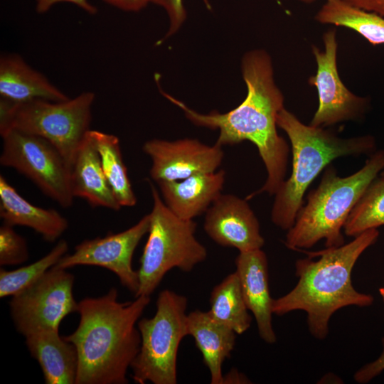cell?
I'll return each mask as SVG.
<instances>
[{"label": "cell", "mask_w": 384, "mask_h": 384, "mask_svg": "<svg viewBox=\"0 0 384 384\" xmlns=\"http://www.w3.org/2000/svg\"><path fill=\"white\" fill-rule=\"evenodd\" d=\"M242 73L247 86L245 99L235 109L221 114L197 112L181 101L161 92L169 101L180 107L193 124L218 129L216 144L234 145L250 141L257 148L267 173L261 188L246 200L267 193L274 195L284 181L289 147L277 131V116L284 108V98L277 86L270 56L264 50H253L243 56Z\"/></svg>", "instance_id": "1"}, {"label": "cell", "mask_w": 384, "mask_h": 384, "mask_svg": "<svg viewBox=\"0 0 384 384\" xmlns=\"http://www.w3.org/2000/svg\"><path fill=\"white\" fill-rule=\"evenodd\" d=\"M118 296L112 287L101 297L78 302L79 324L73 333L63 336L78 352L75 384L128 383L127 370L141 344L137 322L150 297L120 302Z\"/></svg>", "instance_id": "2"}, {"label": "cell", "mask_w": 384, "mask_h": 384, "mask_svg": "<svg viewBox=\"0 0 384 384\" xmlns=\"http://www.w3.org/2000/svg\"><path fill=\"white\" fill-rule=\"evenodd\" d=\"M378 236V229L371 228L341 246L305 252L309 258L295 263L299 278L297 285L288 294L273 299V314L306 311L310 332L323 339L329 331V321L337 310L351 305H371L373 297L358 292L353 287L351 272L358 257L375 243Z\"/></svg>", "instance_id": "3"}, {"label": "cell", "mask_w": 384, "mask_h": 384, "mask_svg": "<svg viewBox=\"0 0 384 384\" xmlns=\"http://www.w3.org/2000/svg\"><path fill=\"white\" fill-rule=\"evenodd\" d=\"M277 125L289 139L292 167L290 177L274 194L271 220L288 230L303 205L304 193L321 171L338 157L370 155L375 151L376 141L369 134L341 138L323 127L304 124L284 107L277 114Z\"/></svg>", "instance_id": "4"}, {"label": "cell", "mask_w": 384, "mask_h": 384, "mask_svg": "<svg viewBox=\"0 0 384 384\" xmlns=\"http://www.w3.org/2000/svg\"><path fill=\"white\" fill-rule=\"evenodd\" d=\"M384 169V150L375 151L364 166L346 176H338L328 165L318 187L307 196L293 226L287 231L285 245L294 250L309 248L324 239L326 247L344 244L341 229L361 196Z\"/></svg>", "instance_id": "5"}, {"label": "cell", "mask_w": 384, "mask_h": 384, "mask_svg": "<svg viewBox=\"0 0 384 384\" xmlns=\"http://www.w3.org/2000/svg\"><path fill=\"white\" fill-rule=\"evenodd\" d=\"M153 207L148 239L137 270L139 288L134 295L150 297L166 274L174 268L191 272L207 257V250L196 238V223L176 216L149 182Z\"/></svg>", "instance_id": "6"}, {"label": "cell", "mask_w": 384, "mask_h": 384, "mask_svg": "<svg viewBox=\"0 0 384 384\" xmlns=\"http://www.w3.org/2000/svg\"><path fill=\"white\" fill-rule=\"evenodd\" d=\"M95 99L92 92L54 102L36 100L15 103L0 100V133L15 129L41 137L55 146L69 165L87 137Z\"/></svg>", "instance_id": "7"}, {"label": "cell", "mask_w": 384, "mask_h": 384, "mask_svg": "<svg viewBox=\"0 0 384 384\" xmlns=\"http://www.w3.org/2000/svg\"><path fill=\"white\" fill-rule=\"evenodd\" d=\"M187 298L169 289L159 292L156 312L137 322L139 351L132 365V378L139 384L177 383V354L187 333Z\"/></svg>", "instance_id": "8"}, {"label": "cell", "mask_w": 384, "mask_h": 384, "mask_svg": "<svg viewBox=\"0 0 384 384\" xmlns=\"http://www.w3.org/2000/svg\"><path fill=\"white\" fill-rule=\"evenodd\" d=\"M0 164L11 167L33 181L60 206H72L70 165L58 149L46 139L18 129L0 133Z\"/></svg>", "instance_id": "9"}, {"label": "cell", "mask_w": 384, "mask_h": 384, "mask_svg": "<svg viewBox=\"0 0 384 384\" xmlns=\"http://www.w3.org/2000/svg\"><path fill=\"white\" fill-rule=\"evenodd\" d=\"M74 276L54 267L33 284L12 296L11 316L24 337L42 331H59L63 319L77 312L73 295Z\"/></svg>", "instance_id": "10"}, {"label": "cell", "mask_w": 384, "mask_h": 384, "mask_svg": "<svg viewBox=\"0 0 384 384\" xmlns=\"http://www.w3.org/2000/svg\"><path fill=\"white\" fill-rule=\"evenodd\" d=\"M323 41V51L312 47L316 73L309 78V83L317 90L319 106L309 124L325 127L344 121L358 120L367 112L369 101L351 92L339 77L336 30L325 32Z\"/></svg>", "instance_id": "11"}, {"label": "cell", "mask_w": 384, "mask_h": 384, "mask_svg": "<svg viewBox=\"0 0 384 384\" xmlns=\"http://www.w3.org/2000/svg\"><path fill=\"white\" fill-rule=\"evenodd\" d=\"M149 223L147 214L124 231L85 240L75 246L72 254L62 257L54 267L67 270L78 265H91L107 269L135 295L139 277L132 267V257L139 242L148 233Z\"/></svg>", "instance_id": "12"}, {"label": "cell", "mask_w": 384, "mask_h": 384, "mask_svg": "<svg viewBox=\"0 0 384 384\" xmlns=\"http://www.w3.org/2000/svg\"><path fill=\"white\" fill-rule=\"evenodd\" d=\"M151 159L150 176L156 182L179 181L201 173L214 172L224 153L216 143L206 145L195 139L175 141L154 139L143 145Z\"/></svg>", "instance_id": "13"}, {"label": "cell", "mask_w": 384, "mask_h": 384, "mask_svg": "<svg viewBox=\"0 0 384 384\" xmlns=\"http://www.w3.org/2000/svg\"><path fill=\"white\" fill-rule=\"evenodd\" d=\"M204 230L218 245L239 252L261 249L265 240L259 221L246 199L220 194L206 212Z\"/></svg>", "instance_id": "14"}, {"label": "cell", "mask_w": 384, "mask_h": 384, "mask_svg": "<svg viewBox=\"0 0 384 384\" xmlns=\"http://www.w3.org/2000/svg\"><path fill=\"white\" fill-rule=\"evenodd\" d=\"M236 273L247 305L255 316L260 338L268 343L276 342L272 327V302L269 289L268 262L261 250L240 252L235 259Z\"/></svg>", "instance_id": "15"}, {"label": "cell", "mask_w": 384, "mask_h": 384, "mask_svg": "<svg viewBox=\"0 0 384 384\" xmlns=\"http://www.w3.org/2000/svg\"><path fill=\"white\" fill-rule=\"evenodd\" d=\"M225 171L201 173L179 181L156 182L169 210L183 220H193L206 213L221 194Z\"/></svg>", "instance_id": "16"}, {"label": "cell", "mask_w": 384, "mask_h": 384, "mask_svg": "<svg viewBox=\"0 0 384 384\" xmlns=\"http://www.w3.org/2000/svg\"><path fill=\"white\" fill-rule=\"evenodd\" d=\"M70 182L74 198H82L92 207L113 210H119L122 207L104 174L90 131L70 164Z\"/></svg>", "instance_id": "17"}, {"label": "cell", "mask_w": 384, "mask_h": 384, "mask_svg": "<svg viewBox=\"0 0 384 384\" xmlns=\"http://www.w3.org/2000/svg\"><path fill=\"white\" fill-rule=\"evenodd\" d=\"M0 95L15 103L36 100L60 102L69 99L17 54L3 55L0 58Z\"/></svg>", "instance_id": "18"}, {"label": "cell", "mask_w": 384, "mask_h": 384, "mask_svg": "<svg viewBox=\"0 0 384 384\" xmlns=\"http://www.w3.org/2000/svg\"><path fill=\"white\" fill-rule=\"evenodd\" d=\"M187 333L194 338L204 364L210 375V383L223 384L222 366L234 349L236 333L215 319L209 311L195 310L188 314Z\"/></svg>", "instance_id": "19"}, {"label": "cell", "mask_w": 384, "mask_h": 384, "mask_svg": "<svg viewBox=\"0 0 384 384\" xmlns=\"http://www.w3.org/2000/svg\"><path fill=\"white\" fill-rule=\"evenodd\" d=\"M0 216L3 223L30 228L47 242H53L67 230L68 222L54 209L33 205L0 176Z\"/></svg>", "instance_id": "20"}, {"label": "cell", "mask_w": 384, "mask_h": 384, "mask_svg": "<svg viewBox=\"0 0 384 384\" xmlns=\"http://www.w3.org/2000/svg\"><path fill=\"white\" fill-rule=\"evenodd\" d=\"M31 356L38 363L46 384H75L78 356L75 346L59 331H42L25 337Z\"/></svg>", "instance_id": "21"}, {"label": "cell", "mask_w": 384, "mask_h": 384, "mask_svg": "<svg viewBox=\"0 0 384 384\" xmlns=\"http://www.w3.org/2000/svg\"><path fill=\"white\" fill-rule=\"evenodd\" d=\"M315 19L321 23L350 28L372 45L384 43V17L344 0H326Z\"/></svg>", "instance_id": "22"}, {"label": "cell", "mask_w": 384, "mask_h": 384, "mask_svg": "<svg viewBox=\"0 0 384 384\" xmlns=\"http://www.w3.org/2000/svg\"><path fill=\"white\" fill-rule=\"evenodd\" d=\"M209 302L210 315L237 334L245 333L250 327L252 317L236 272L229 274L214 287Z\"/></svg>", "instance_id": "23"}, {"label": "cell", "mask_w": 384, "mask_h": 384, "mask_svg": "<svg viewBox=\"0 0 384 384\" xmlns=\"http://www.w3.org/2000/svg\"><path fill=\"white\" fill-rule=\"evenodd\" d=\"M90 134L98 151L104 174L117 201L122 207L135 206L137 197L123 161L118 137L97 130H90Z\"/></svg>", "instance_id": "24"}, {"label": "cell", "mask_w": 384, "mask_h": 384, "mask_svg": "<svg viewBox=\"0 0 384 384\" xmlns=\"http://www.w3.org/2000/svg\"><path fill=\"white\" fill-rule=\"evenodd\" d=\"M370 183L349 214L344 233L356 237L363 232L384 225V176Z\"/></svg>", "instance_id": "25"}, {"label": "cell", "mask_w": 384, "mask_h": 384, "mask_svg": "<svg viewBox=\"0 0 384 384\" xmlns=\"http://www.w3.org/2000/svg\"><path fill=\"white\" fill-rule=\"evenodd\" d=\"M68 250L66 240H60L45 256L14 270L0 269V297L14 296L23 291L54 267Z\"/></svg>", "instance_id": "26"}, {"label": "cell", "mask_w": 384, "mask_h": 384, "mask_svg": "<svg viewBox=\"0 0 384 384\" xmlns=\"http://www.w3.org/2000/svg\"><path fill=\"white\" fill-rule=\"evenodd\" d=\"M28 258L26 241L14 229V226L3 223L0 227V265H16Z\"/></svg>", "instance_id": "27"}, {"label": "cell", "mask_w": 384, "mask_h": 384, "mask_svg": "<svg viewBox=\"0 0 384 384\" xmlns=\"http://www.w3.org/2000/svg\"><path fill=\"white\" fill-rule=\"evenodd\" d=\"M149 2L161 6L169 16L170 26L165 38L176 33L186 18L183 0H149Z\"/></svg>", "instance_id": "28"}, {"label": "cell", "mask_w": 384, "mask_h": 384, "mask_svg": "<svg viewBox=\"0 0 384 384\" xmlns=\"http://www.w3.org/2000/svg\"><path fill=\"white\" fill-rule=\"evenodd\" d=\"M383 352L374 361L363 366L354 374V379L358 383H366L378 375L384 370V338L382 339Z\"/></svg>", "instance_id": "29"}, {"label": "cell", "mask_w": 384, "mask_h": 384, "mask_svg": "<svg viewBox=\"0 0 384 384\" xmlns=\"http://www.w3.org/2000/svg\"><path fill=\"white\" fill-rule=\"evenodd\" d=\"M35 1L36 10L38 14H44L49 11L52 6L61 2L73 4L91 15H95L97 12V7L88 0H35Z\"/></svg>", "instance_id": "30"}, {"label": "cell", "mask_w": 384, "mask_h": 384, "mask_svg": "<svg viewBox=\"0 0 384 384\" xmlns=\"http://www.w3.org/2000/svg\"><path fill=\"white\" fill-rule=\"evenodd\" d=\"M105 3L124 11L137 12L144 9L149 0H102Z\"/></svg>", "instance_id": "31"}, {"label": "cell", "mask_w": 384, "mask_h": 384, "mask_svg": "<svg viewBox=\"0 0 384 384\" xmlns=\"http://www.w3.org/2000/svg\"><path fill=\"white\" fill-rule=\"evenodd\" d=\"M361 9L374 12L384 17V0H344Z\"/></svg>", "instance_id": "32"}, {"label": "cell", "mask_w": 384, "mask_h": 384, "mask_svg": "<svg viewBox=\"0 0 384 384\" xmlns=\"http://www.w3.org/2000/svg\"><path fill=\"white\" fill-rule=\"evenodd\" d=\"M248 378L238 370L232 369L223 375V384L248 383Z\"/></svg>", "instance_id": "33"}, {"label": "cell", "mask_w": 384, "mask_h": 384, "mask_svg": "<svg viewBox=\"0 0 384 384\" xmlns=\"http://www.w3.org/2000/svg\"><path fill=\"white\" fill-rule=\"evenodd\" d=\"M299 1H302L304 3L310 4V3L314 2L316 0H299Z\"/></svg>", "instance_id": "34"}, {"label": "cell", "mask_w": 384, "mask_h": 384, "mask_svg": "<svg viewBox=\"0 0 384 384\" xmlns=\"http://www.w3.org/2000/svg\"><path fill=\"white\" fill-rule=\"evenodd\" d=\"M379 292H380V295L383 297V300H384V287L380 288L379 289Z\"/></svg>", "instance_id": "35"}, {"label": "cell", "mask_w": 384, "mask_h": 384, "mask_svg": "<svg viewBox=\"0 0 384 384\" xmlns=\"http://www.w3.org/2000/svg\"><path fill=\"white\" fill-rule=\"evenodd\" d=\"M380 175L384 176V169L380 173Z\"/></svg>", "instance_id": "36"}]
</instances>
